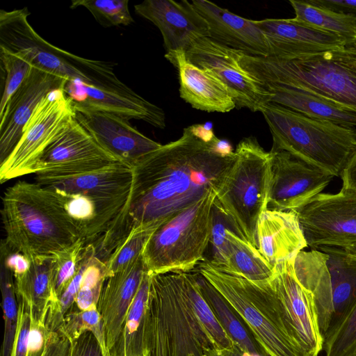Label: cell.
<instances>
[{
  "mask_svg": "<svg viewBox=\"0 0 356 356\" xmlns=\"http://www.w3.org/2000/svg\"><path fill=\"white\" fill-rule=\"evenodd\" d=\"M86 332H90L95 336L104 356H109L104 323L97 306L80 310L74 305L64 316V332L71 341H74Z\"/></svg>",
  "mask_w": 356,
  "mask_h": 356,
  "instance_id": "obj_37",
  "label": "cell"
},
{
  "mask_svg": "<svg viewBox=\"0 0 356 356\" xmlns=\"http://www.w3.org/2000/svg\"><path fill=\"white\" fill-rule=\"evenodd\" d=\"M75 119L102 148L131 167L162 145L138 131L129 120L111 113L79 111H75Z\"/></svg>",
  "mask_w": 356,
  "mask_h": 356,
  "instance_id": "obj_16",
  "label": "cell"
},
{
  "mask_svg": "<svg viewBox=\"0 0 356 356\" xmlns=\"http://www.w3.org/2000/svg\"><path fill=\"white\" fill-rule=\"evenodd\" d=\"M74 118L72 103L63 88L49 94L36 107L12 152L0 164L1 183L35 174L44 152Z\"/></svg>",
  "mask_w": 356,
  "mask_h": 356,
  "instance_id": "obj_10",
  "label": "cell"
},
{
  "mask_svg": "<svg viewBox=\"0 0 356 356\" xmlns=\"http://www.w3.org/2000/svg\"><path fill=\"white\" fill-rule=\"evenodd\" d=\"M235 160L231 145L217 137L205 143L188 127L177 140L147 154L132 168L127 201L107 231L95 242L105 261L135 230L160 226L209 191H219Z\"/></svg>",
  "mask_w": 356,
  "mask_h": 356,
  "instance_id": "obj_1",
  "label": "cell"
},
{
  "mask_svg": "<svg viewBox=\"0 0 356 356\" xmlns=\"http://www.w3.org/2000/svg\"><path fill=\"white\" fill-rule=\"evenodd\" d=\"M0 60L2 72L4 74L3 92L0 102V115L33 67V58L26 50L10 51L0 48Z\"/></svg>",
  "mask_w": 356,
  "mask_h": 356,
  "instance_id": "obj_34",
  "label": "cell"
},
{
  "mask_svg": "<svg viewBox=\"0 0 356 356\" xmlns=\"http://www.w3.org/2000/svg\"><path fill=\"white\" fill-rule=\"evenodd\" d=\"M342 188L356 192V151L341 172Z\"/></svg>",
  "mask_w": 356,
  "mask_h": 356,
  "instance_id": "obj_48",
  "label": "cell"
},
{
  "mask_svg": "<svg viewBox=\"0 0 356 356\" xmlns=\"http://www.w3.org/2000/svg\"><path fill=\"white\" fill-rule=\"evenodd\" d=\"M138 356H150V354H149V352L148 349L146 348V349L145 350L143 353L140 355H138Z\"/></svg>",
  "mask_w": 356,
  "mask_h": 356,
  "instance_id": "obj_51",
  "label": "cell"
},
{
  "mask_svg": "<svg viewBox=\"0 0 356 356\" xmlns=\"http://www.w3.org/2000/svg\"><path fill=\"white\" fill-rule=\"evenodd\" d=\"M353 356H356V353Z\"/></svg>",
  "mask_w": 356,
  "mask_h": 356,
  "instance_id": "obj_52",
  "label": "cell"
},
{
  "mask_svg": "<svg viewBox=\"0 0 356 356\" xmlns=\"http://www.w3.org/2000/svg\"><path fill=\"white\" fill-rule=\"evenodd\" d=\"M260 112L272 135L270 151L286 152L334 177H340L356 151L355 127L314 119L273 102Z\"/></svg>",
  "mask_w": 356,
  "mask_h": 356,
  "instance_id": "obj_6",
  "label": "cell"
},
{
  "mask_svg": "<svg viewBox=\"0 0 356 356\" xmlns=\"http://www.w3.org/2000/svg\"><path fill=\"white\" fill-rule=\"evenodd\" d=\"M18 302V323L10 356H27L31 317L29 308L21 300Z\"/></svg>",
  "mask_w": 356,
  "mask_h": 356,
  "instance_id": "obj_43",
  "label": "cell"
},
{
  "mask_svg": "<svg viewBox=\"0 0 356 356\" xmlns=\"http://www.w3.org/2000/svg\"><path fill=\"white\" fill-rule=\"evenodd\" d=\"M145 271L141 255L104 283L97 307L103 321L108 353L120 334Z\"/></svg>",
  "mask_w": 356,
  "mask_h": 356,
  "instance_id": "obj_20",
  "label": "cell"
},
{
  "mask_svg": "<svg viewBox=\"0 0 356 356\" xmlns=\"http://www.w3.org/2000/svg\"><path fill=\"white\" fill-rule=\"evenodd\" d=\"M113 275L105 262L95 254L83 273L74 305L80 310L97 306L105 282Z\"/></svg>",
  "mask_w": 356,
  "mask_h": 356,
  "instance_id": "obj_38",
  "label": "cell"
},
{
  "mask_svg": "<svg viewBox=\"0 0 356 356\" xmlns=\"http://www.w3.org/2000/svg\"><path fill=\"white\" fill-rule=\"evenodd\" d=\"M183 273L185 286L195 312L207 332L214 349L222 350L232 348L235 343L221 326L203 297L195 273Z\"/></svg>",
  "mask_w": 356,
  "mask_h": 356,
  "instance_id": "obj_33",
  "label": "cell"
},
{
  "mask_svg": "<svg viewBox=\"0 0 356 356\" xmlns=\"http://www.w3.org/2000/svg\"><path fill=\"white\" fill-rule=\"evenodd\" d=\"M240 64L263 86L307 91L356 112V42L316 47L282 58L240 52Z\"/></svg>",
  "mask_w": 356,
  "mask_h": 356,
  "instance_id": "obj_2",
  "label": "cell"
},
{
  "mask_svg": "<svg viewBox=\"0 0 356 356\" xmlns=\"http://www.w3.org/2000/svg\"><path fill=\"white\" fill-rule=\"evenodd\" d=\"M186 57L189 62L221 81L227 86L236 108L256 112L271 102L272 94L241 67L240 51L203 37L186 51Z\"/></svg>",
  "mask_w": 356,
  "mask_h": 356,
  "instance_id": "obj_12",
  "label": "cell"
},
{
  "mask_svg": "<svg viewBox=\"0 0 356 356\" xmlns=\"http://www.w3.org/2000/svg\"><path fill=\"white\" fill-rule=\"evenodd\" d=\"M195 274L203 297L235 345L250 355L267 356L225 298L204 277L197 271Z\"/></svg>",
  "mask_w": 356,
  "mask_h": 356,
  "instance_id": "obj_29",
  "label": "cell"
},
{
  "mask_svg": "<svg viewBox=\"0 0 356 356\" xmlns=\"http://www.w3.org/2000/svg\"><path fill=\"white\" fill-rule=\"evenodd\" d=\"M234 153V162L216 200L245 238L257 248L256 228L268 207L272 154L253 136L243 138Z\"/></svg>",
  "mask_w": 356,
  "mask_h": 356,
  "instance_id": "obj_9",
  "label": "cell"
},
{
  "mask_svg": "<svg viewBox=\"0 0 356 356\" xmlns=\"http://www.w3.org/2000/svg\"><path fill=\"white\" fill-rule=\"evenodd\" d=\"M71 344L63 331H49L42 356H70Z\"/></svg>",
  "mask_w": 356,
  "mask_h": 356,
  "instance_id": "obj_45",
  "label": "cell"
},
{
  "mask_svg": "<svg viewBox=\"0 0 356 356\" xmlns=\"http://www.w3.org/2000/svg\"><path fill=\"white\" fill-rule=\"evenodd\" d=\"M177 68L180 97L192 107L207 112H229L236 108L227 86L209 71L189 62L186 51L166 52Z\"/></svg>",
  "mask_w": 356,
  "mask_h": 356,
  "instance_id": "obj_21",
  "label": "cell"
},
{
  "mask_svg": "<svg viewBox=\"0 0 356 356\" xmlns=\"http://www.w3.org/2000/svg\"><path fill=\"white\" fill-rule=\"evenodd\" d=\"M134 8L160 30L167 52L186 51L198 39L209 37L206 20L191 1L146 0Z\"/></svg>",
  "mask_w": 356,
  "mask_h": 356,
  "instance_id": "obj_18",
  "label": "cell"
},
{
  "mask_svg": "<svg viewBox=\"0 0 356 356\" xmlns=\"http://www.w3.org/2000/svg\"><path fill=\"white\" fill-rule=\"evenodd\" d=\"M0 260L13 272L14 279L24 275L31 265L29 259L22 253L11 249L4 240L1 242Z\"/></svg>",
  "mask_w": 356,
  "mask_h": 356,
  "instance_id": "obj_44",
  "label": "cell"
},
{
  "mask_svg": "<svg viewBox=\"0 0 356 356\" xmlns=\"http://www.w3.org/2000/svg\"><path fill=\"white\" fill-rule=\"evenodd\" d=\"M307 1L312 5L334 12L356 16V0H307Z\"/></svg>",
  "mask_w": 356,
  "mask_h": 356,
  "instance_id": "obj_47",
  "label": "cell"
},
{
  "mask_svg": "<svg viewBox=\"0 0 356 356\" xmlns=\"http://www.w3.org/2000/svg\"><path fill=\"white\" fill-rule=\"evenodd\" d=\"M150 281L151 275L145 271L109 356H138L146 349L144 330Z\"/></svg>",
  "mask_w": 356,
  "mask_h": 356,
  "instance_id": "obj_30",
  "label": "cell"
},
{
  "mask_svg": "<svg viewBox=\"0 0 356 356\" xmlns=\"http://www.w3.org/2000/svg\"><path fill=\"white\" fill-rule=\"evenodd\" d=\"M70 356H104L95 336L90 332H84L72 341Z\"/></svg>",
  "mask_w": 356,
  "mask_h": 356,
  "instance_id": "obj_46",
  "label": "cell"
},
{
  "mask_svg": "<svg viewBox=\"0 0 356 356\" xmlns=\"http://www.w3.org/2000/svg\"><path fill=\"white\" fill-rule=\"evenodd\" d=\"M63 90L71 100L75 111H102L129 120H143L156 128L165 127L163 109L134 90L130 92L109 91L78 80H67Z\"/></svg>",
  "mask_w": 356,
  "mask_h": 356,
  "instance_id": "obj_17",
  "label": "cell"
},
{
  "mask_svg": "<svg viewBox=\"0 0 356 356\" xmlns=\"http://www.w3.org/2000/svg\"><path fill=\"white\" fill-rule=\"evenodd\" d=\"M272 154L267 209L296 212L329 185L334 176L284 151Z\"/></svg>",
  "mask_w": 356,
  "mask_h": 356,
  "instance_id": "obj_14",
  "label": "cell"
},
{
  "mask_svg": "<svg viewBox=\"0 0 356 356\" xmlns=\"http://www.w3.org/2000/svg\"><path fill=\"white\" fill-rule=\"evenodd\" d=\"M296 19L338 35L348 43L356 42V16L334 12L309 3L307 1L290 0Z\"/></svg>",
  "mask_w": 356,
  "mask_h": 356,
  "instance_id": "obj_32",
  "label": "cell"
},
{
  "mask_svg": "<svg viewBox=\"0 0 356 356\" xmlns=\"http://www.w3.org/2000/svg\"><path fill=\"white\" fill-rule=\"evenodd\" d=\"M54 255L33 259L29 271L22 277L14 279L17 300H22L29 309L31 321L45 326L49 305L58 300L54 293Z\"/></svg>",
  "mask_w": 356,
  "mask_h": 356,
  "instance_id": "obj_26",
  "label": "cell"
},
{
  "mask_svg": "<svg viewBox=\"0 0 356 356\" xmlns=\"http://www.w3.org/2000/svg\"><path fill=\"white\" fill-rule=\"evenodd\" d=\"M191 132L197 138L205 143L212 142L216 136L209 125L196 124L188 127Z\"/></svg>",
  "mask_w": 356,
  "mask_h": 356,
  "instance_id": "obj_49",
  "label": "cell"
},
{
  "mask_svg": "<svg viewBox=\"0 0 356 356\" xmlns=\"http://www.w3.org/2000/svg\"><path fill=\"white\" fill-rule=\"evenodd\" d=\"M268 41L270 56L285 58L316 47H340L342 37L292 19H265L255 21Z\"/></svg>",
  "mask_w": 356,
  "mask_h": 356,
  "instance_id": "obj_23",
  "label": "cell"
},
{
  "mask_svg": "<svg viewBox=\"0 0 356 356\" xmlns=\"http://www.w3.org/2000/svg\"><path fill=\"white\" fill-rule=\"evenodd\" d=\"M211 214L212 229L209 241L211 248V258L207 261L218 269L222 270L226 267L228 259L229 248L227 232L232 230L242 233L222 209L216 197L212 205Z\"/></svg>",
  "mask_w": 356,
  "mask_h": 356,
  "instance_id": "obj_39",
  "label": "cell"
},
{
  "mask_svg": "<svg viewBox=\"0 0 356 356\" xmlns=\"http://www.w3.org/2000/svg\"><path fill=\"white\" fill-rule=\"evenodd\" d=\"M215 190L161 225L147 241L142 257L150 275L191 272L202 261L212 229Z\"/></svg>",
  "mask_w": 356,
  "mask_h": 356,
  "instance_id": "obj_8",
  "label": "cell"
},
{
  "mask_svg": "<svg viewBox=\"0 0 356 356\" xmlns=\"http://www.w3.org/2000/svg\"><path fill=\"white\" fill-rule=\"evenodd\" d=\"M144 342L150 356H205L214 348L195 312L183 272L151 275Z\"/></svg>",
  "mask_w": 356,
  "mask_h": 356,
  "instance_id": "obj_4",
  "label": "cell"
},
{
  "mask_svg": "<svg viewBox=\"0 0 356 356\" xmlns=\"http://www.w3.org/2000/svg\"><path fill=\"white\" fill-rule=\"evenodd\" d=\"M323 340L325 356H353L356 353V300Z\"/></svg>",
  "mask_w": 356,
  "mask_h": 356,
  "instance_id": "obj_36",
  "label": "cell"
},
{
  "mask_svg": "<svg viewBox=\"0 0 356 356\" xmlns=\"http://www.w3.org/2000/svg\"><path fill=\"white\" fill-rule=\"evenodd\" d=\"M256 238L259 251L273 266L308 246L297 215L291 211L266 209L258 220Z\"/></svg>",
  "mask_w": 356,
  "mask_h": 356,
  "instance_id": "obj_24",
  "label": "cell"
},
{
  "mask_svg": "<svg viewBox=\"0 0 356 356\" xmlns=\"http://www.w3.org/2000/svg\"><path fill=\"white\" fill-rule=\"evenodd\" d=\"M307 245L343 248L356 243V192L321 193L298 210Z\"/></svg>",
  "mask_w": 356,
  "mask_h": 356,
  "instance_id": "obj_11",
  "label": "cell"
},
{
  "mask_svg": "<svg viewBox=\"0 0 356 356\" xmlns=\"http://www.w3.org/2000/svg\"><path fill=\"white\" fill-rule=\"evenodd\" d=\"M197 268L229 303L267 356H303L292 339L270 280L255 282L232 275L207 260Z\"/></svg>",
  "mask_w": 356,
  "mask_h": 356,
  "instance_id": "obj_7",
  "label": "cell"
},
{
  "mask_svg": "<svg viewBox=\"0 0 356 356\" xmlns=\"http://www.w3.org/2000/svg\"><path fill=\"white\" fill-rule=\"evenodd\" d=\"M85 7L104 27L127 26L134 22L129 0H74L70 8Z\"/></svg>",
  "mask_w": 356,
  "mask_h": 356,
  "instance_id": "obj_40",
  "label": "cell"
},
{
  "mask_svg": "<svg viewBox=\"0 0 356 356\" xmlns=\"http://www.w3.org/2000/svg\"><path fill=\"white\" fill-rule=\"evenodd\" d=\"M272 94L271 102L307 117L355 127L356 112L312 92L282 86H264Z\"/></svg>",
  "mask_w": 356,
  "mask_h": 356,
  "instance_id": "obj_27",
  "label": "cell"
},
{
  "mask_svg": "<svg viewBox=\"0 0 356 356\" xmlns=\"http://www.w3.org/2000/svg\"><path fill=\"white\" fill-rule=\"evenodd\" d=\"M86 242L79 238L66 248L55 253L54 293L58 298L76 275L81 264Z\"/></svg>",
  "mask_w": 356,
  "mask_h": 356,
  "instance_id": "obj_41",
  "label": "cell"
},
{
  "mask_svg": "<svg viewBox=\"0 0 356 356\" xmlns=\"http://www.w3.org/2000/svg\"><path fill=\"white\" fill-rule=\"evenodd\" d=\"M316 250L327 255L326 265L330 275L332 298L330 330L356 300V260L350 257L343 248L323 245Z\"/></svg>",
  "mask_w": 356,
  "mask_h": 356,
  "instance_id": "obj_28",
  "label": "cell"
},
{
  "mask_svg": "<svg viewBox=\"0 0 356 356\" xmlns=\"http://www.w3.org/2000/svg\"><path fill=\"white\" fill-rule=\"evenodd\" d=\"M0 289L4 319L1 356H10L18 323V304L13 272L0 260Z\"/></svg>",
  "mask_w": 356,
  "mask_h": 356,
  "instance_id": "obj_35",
  "label": "cell"
},
{
  "mask_svg": "<svg viewBox=\"0 0 356 356\" xmlns=\"http://www.w3.org/2000/svg\"><path fill=\"white\" fill-rule=\"evenodd\" d=\"M48 187V186H46ZM49 188L86 244L93 243L108 229L127 196L99 197Z\"/></svg>",
  "mask_w": 356,
  "mask_h": 356,
  "instance_id": "obj_22",
  "label": "cell"
},
{
  "mask_svg": "<svg viewBox=\"0 0 356 356\" xmlns=\"http://www.w3.org/2000/svg\"><path fill=\"white\" fill-rule=\"evenodd\" d=\"M1 210L6 244L33 259L53 255L79 238L51 190L20 181L8 187Z\"/></svg>",
  "mask_w": 356,
  "mask_h": 356,
  "instance_id": "obj_3",
  "label": "cell"
},
{
  "mask_svg": "<svg viewBox=\"0 0 356 356\" xmlns=\"http://www.w3.org/2000/svg\"><path fill=\"white\" fill-rule=\"evenodd\" d=\"M227 239L229 248L227 264L220 270L255 282H267L271 279L274 266L242 234L229 230Z\"/></svg>",
  "mask_w": 356,
  "mask_h": 356,
  "instance_id": "obj_31",
  "label": "cell"
},
{
  "mask_svg": "<svg viewBox=\"0 0 356 356\" xmlns=\"http://www.w3.org/2000/svg\"><path fill=\"white\" fill-rule=\"evenodd\" d=\"M36 183L70 193L99 197H118L129 195L132 183V168L117 161L101 168L60 178H35Z\"/></svg>",
  "mask_w": 356,
  "mask_h": 356,
  "instance_id": "obj_25",
  "label": "cell"
},
{
  "mask_svg": "<svg viewBox=\"0 0 356 356\" xmlns=\"http://www.w3.org/2000/svg\"><path fill=\"white\" fill-rule=\"evenodd\" d=\"M159 227L152 226L131 232L104 261L110 272L114 274L140 257L149 238Z\"/></svg>",
  "mask_w": 356,
  "mask_h": 356,
  "instance_id": "obj_42",
  "label": "cell"
},
{
  "mask_svg": "<svg viewBox=\"0 0 356 356\" xmlns=\"http://www.w3.org/2000/svg\"><path fill=\"white\" fill-rule=\"evenodd\" d=\"M118 161L74 118L42 156L35 178H60L92 171Z\"/></svg>",
  "mask_w": 356,
  "mask_h": 356,
  "instance_id": "obj_13",
  "label": "cell"
},
{
  "mask_svg": "<svg viewBox=\"0 0 356 356\" xmlns=\"http://www.w3.org/2000/svg\"><path fill=\"white\" fill-rule=\"evenodd\" d=\"M192 6L206 20L209 38L243 54L268 57L270 49L263 31L250 20L206 0H193Z\"/></svg>",
  "mask_w": 356,
  "mask_h": 356,
  "instance_id": "obj_19",
  "label": "cell"
},
{
  "mask_svg": "<svg viewBox=\"0 0 356 356\" xmlns=\"http://www.w3.org/2000/svg\"><path fill=\"white\" fill-rule=\"evenodd\" d=\"M66 81L33 65L0 115V164L16 146L38 105L51 92L63 88Z\"/></svg>",
  "mask_w": 356,
  "mask_h": 356,
  "instance_id": "obj_15",
  "label": "cell"
},
{
  "mask_svg": "<svg viewBox=\"0 0 356 356\" xmlns=\"http://www.w3.org/2000/svg\"><path fill=\"white\" fill-rule=\"evenodd\" d=\"M327 259L318 250H302L275 264L270 280L292 339L303 356H318L323 349L315 300L330 289Z\"/></svg>",
  "mask_w": 356,
  "mask_h": 356,
  "instance_id": "obj_5",
  "label": "cell"
},
{
  "mask_svg": "<svg viewBox=\"0 0 356 356\" xmlns=\"http://www.w3.org/2000/svg\"><path fill=\"white\" fill-rule=\"evenodd\" d=\"M346 253L356 260V243L343 248Z\"/></svg>",
  "mask_w": 356,
  "mask_h": 356,
  "instance_id": "obj_50",
  "label": "cell"
}]
</instances>
